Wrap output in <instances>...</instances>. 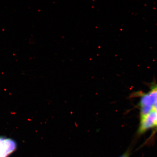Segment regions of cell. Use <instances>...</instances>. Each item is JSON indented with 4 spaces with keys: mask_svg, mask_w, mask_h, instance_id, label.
Listing matches in <instances>:
<instances>
[{
    "mask_svg": "<svg viewBox=\"0 0 157 157\" xmlns=\"http://www.w3.org/2000/svg\"><path fill=\"white\" fill-rule=\"evenodd\" d=\"M155 103V102L150 94L148 93L143 96L140 100V106L142 107L143 106L152 105Z\"/></svg>",
    "mask_w": 157,
    "mask_h": 157,
    "instance_id": "3957f363",
    "label": "cell"
},
{
    "mask_svg": "<svg viewBox=\"0 0 157 157\" xmlns=\"http://www.w3.org/2000/svg\"><path fill=\"white\" fill-rule=\"evenodd\" d=\"M155 125H156V127H157V116L156 118V120L155 121Z\"/></svg>",
    "mask_w": 157,
    "mask_h": 157,
    "instance_id": "52a82bcc",
    "label": "cell"
},
{
    "mask_svg": "<svg viewBox=\"0 0 157 157\" xmlns=\"http://www.w3.org/2000/svg\"><path fill=\"white\" fill-rule=\"evenodd\" d=\"M156 112L153 110L146 117L141 119V123L139 132L142 133L146 132L149 129L151 128L155 125L157 116Z\"/></svg>",
    "mask_w": 157,
    "mask_h": 157,
    "instance_id": "7a4b0ae2",
    "label": "cell"
},
{
    "mask_svg": "<svg viewBox=\"0 0 157 157\" xmlns=\"http://www.w3.org/2000/svg\"><path fill=\"white\" fill-rule=\"evenodd\" d=\"M153 110L156 112L157 111V101L154 104V105L153 107Z\"/></svg>",
    "mask_w": 157,
    "mask_h": 157,
    "instance_id": "5b68a950",
    "label": "cell"
},
{
    "mask_svg": "<svg viewBox=\"0 0 157 157\" xmlns=\"http://www.w3.org/2000/svg\"><path fill=\"white\" fill-rule=\"evenodd\" d=\"M129 153L126 152L120 157H129Z\"/></svg>",
    "mask_w": 157,
    "mask_h": 157,
    "instance_id": "8992f818",
    "label": "cell"
},
{
    "mask_svg": "<svg viewBox=\"0 0 157 157\" xmlns=\"http://www.w3.org/2000/svg\"><path fill=\"white\" fill-rule=\"evenodd\" d=\"M153 110V107L152 105L143 106L141 107L140 111L141 119L144 118L151 112Z\"/></svg>",
    "mask_w": 157,
    "mask_h": 157,
    "instance_id": "277c9868",
    "label": "cell"
},
{
    "mask_svg": "<svg viewBox=\"0 0 157 157\" xmlns=\"http://www.w3.org/2000/svg\"><path fill=\"white\" fill-rule=\"evenodd\" d=\"M16 143L13 139L0 137V157H8L17 148Z\"/></svg>",
    "mask_w": 157,
    "mask_h": 157,
    "instance_id": "6da1fadb",
    "label": "cell"
}]
</instances>
